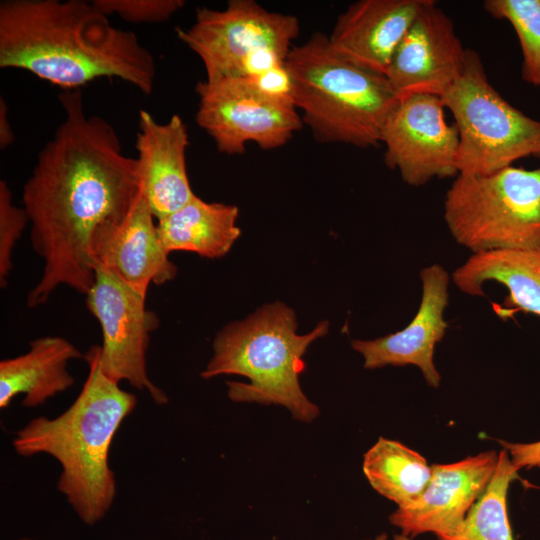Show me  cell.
Listing matches in <instances>:
<instances>
[{"label": "cell", "mask_w": 540, "mask_h": 540, "mask_svg": "<svg viewBox=\"0 0 540 540\" xmlns=\"http://www.w3.org/2000/svg\"><path fill=\"white\" fill-rule=\"evenodd\" d=\"M59 101L64 119L23 188L32 247L44 262L27 294L31 308L46 303L61 285L89 292L94 236L124 220L141 192L137 160L123 154L113 126L86 113L79 89L64 90Z\"/></svg>", "instance_id": "cell-1"}, {"label": "cell", "mask_w": 540, "mask_h": 540, "mask_svg": "<svg viewBox=\"0 0 540 540\" xmlns=\"http://www.w3.org/2000/svg\"><path fill=\"white\" fill-rule=\"evenodd\" d=\"M0 67L29 71L64 90L119 78L148 95L156 78L151 52L83 0L0 3Z\"/></svg>", "instance_id": "cell-2"}, {"label": "cell", "mask_w": 540, "mask_h": 540, "mask_svg": "<svg viewBox=\"0 0 540 540\" xmlns=\"http://www.w3.org/2000/svg\"><path fill=\"white\" fill-rule=\"evenodd\" d=\"M84 359L88 376L72 405L55 418L32 419L17 431L13 447L23 457H54L62 468L58 490L82 522L94 525L113 504L116 480L109 467V451L137 398L104 374L99 346H92Z\"/></svg>", "instance_id": "cell-3"}, {"label": "cell", "mask_w": 540, "mask_h": 540, "mask_svg": "<svg viewBox=\"0 0 540 540\" xmlns=\"http://www.w3.org/2000/svg\"><path fill=\"white\" fill-rule=\"evenodd\" d=\"M328 327V322L322 321L311 332L299 335L291 308L281 302L265 305L216 335L213 356L201 376H244L248 383H227L232 401L281 405L296 420L310 423L319 409L303 393L299 376L305 370L307 348L326 335Z\"/></svg>", "instance_id": "cell-4"}, {"label": "cell", "mask_w": 540, "mask_h": 540, "mask_svg": "<svg viewBox=\"0 0 540 540\" xmlns=\"http://www.w3.org/2000/svg\"><path fill=\"white\" fill-rule=\"evenodd\" d=\"M286 66L295 107L318 141L358 148L381 143L384 124L399 100L384 74L346 60L320 32L293 46Z\"/></svg>", "instance_id": "cell-5"}, {"label": "cell", "mask_w": 540, "mask_h": 540, "mask_svg": "<svg viewBox=\"0 0 540 540\" xmlns=\"http://www.w3.org/2000/svg\"><path fill=\"white\" fill-rule=\"evenodd\" d=\"M444 220L472 254L540 249V166L458 174L446 193Z\"/></svg>", "instance_id": "cell-6"}, {"label": "cell", "mask_w": 540, "mask_h": 540, "mask_svg": "<svg viewBox=\"0 0 540 540\" xmlns=\"http://www.w3.org/2000/svg\"><path fill=\"white\" fill-rule=\"evenodd\" d=\"M441 98L459 131V174H491L522 158L540 161V121L499 94L476 51L466 50L459 77Z\"/></svg>", "instance_id": "cell-7"}, {"label": "cell", "mask_w": 540, "mask_h": 540, "mask_svg": "<svg viewBox=\"0 0 540 540\" xmlns=\"http://www.w3.org/2000/svg\"><path fill=\"white\" fill-rule=\"evenodd\" d=\"M300 30L290 14L254 0H230L222 10L199 8L177 37L202 61L206 80L254 78L286 62Z\"/></svg>", "instance_id": "cell-8"}, {"label": "cell", "mask_w": 540, "mask_h": 540, "mask_svg": "<svg viewBox=\"0 0 540 540\" xmlns=\"http://www.w3.org/2000/svg\"><path fill=\"white\" fill-rule=\"evenodd\" d=\"M197 124L219 152L243 154L248 143L271 150L285 145L302 126L294 103L266 95L249 78L199 81Z\"/></svg>", "instance_id": "cell-9"}, {"label": "cell", "mask_w": 540, "mask_h": 540, "mask_svg": "<svg viewBox=\"0 0 540 540\" xmlns=\"http://www.w3.org/2000/svg\"><path fill=\"white\" fill-rule=\"evenodd\" d=\"M85 296L102 331L99 360L104 374L146 391L159 405L167 403L165 392L150 380L146 368L149 337L159 325L157 315L145 306L146 297L101 268L95 269L93 286Z\"/></svg>", "instance_id": "cell-10"}, {"label": "cell", "mask_w": 540, "mask_h": 540, "mask_svg": "<svg viewBox=\"0 0 540 540\" xmlns=\"http://www.w3.org/2000/svg\"><path fill=\"white\" fill-rule=\"evenodd\" d=\"M444 108L439 96L408 95L399 98L384 124L385 163L410 186L459 174V131L446 122Z\"/></svg>", "instance_id": "cell-11"}, {"label": "cell", "mask_w": 540, "mask_h": 540, "mask_svg": "<svg viewBox=\"0 0 540 540\" xmlns=\"http://www.w3.org/2000/svg\"><path fill=\"white\" fill-rule=\"evenodd\" d=\"M466 48L451 18L434 0L419 10L385 73L399 98L413 94L442 97L459 77Z\"/></svg>", "instance_id": "cell-12"}, {"label": "cell", "mask_w": 540, "mask_h": 540, "mask_svg": "<svg viewBox=\"0 0 540 540\" xmlns=\"http://www.w3.org/2000/svg\"><path fill=\"white\" fill-rule=\"evenodd\" d=\"M498 456L489 450L458 462L431 465L432 476L425 491L412 504L397 508L389 516L390 523L411 538L423 533L452 535L486 490Z\"/></svg>", "instance_id": "cell-13"}, {"label": "cell", "mask_w": 540, "mask_h": 540, "mask_svg": "<svg viewBox=\"0 0 540 540\" xmlns=\"http://www.w3.org/2000/svg\"><path fill=\"white\" fill-rule=\"evenodd\" d=\"M420 279V305L406 327L374 340H354L351 345L363 356L365 368L414 365L427 384L437 388L441 376L434 364V350L448 327L444 311L449 301L450 277L444 267L432 264L421 270Z\"/></svg>", "instance_id": "cell-14"}, {"label": "cell", "mask_w": 540, "mask_h": 540, "mask_svg": "<svg viewBox=\"0 0 540 540\" xmlns=\"http://www.w3.org/2000/svg\"><path fill=\"white\" fill-rule=\"evenodd\" d=\"M142 193L128 216L106 226L93 238L94 267L111 272L134 291L147 296L150 284L162 285L174 279L177 267L163 248L157 222Z\"/></svg>", "instance_id": "cell-15"}, {"label": "cell", "mask_w": 540, "mask_h": 540, "mask_svg": "<svg viewBox=\"0 0 540 540\" xmlns=\"http://www.w3.org/2000/svg\"><path fill=\"white\" fill-rule=\"evenodd\" d=\"M188 145L187 128L179 115L159 123L148 111L139 112L136 160L141 193L156 220L175 212L196 196L186 167Z\"/></svg>", "instance_id": "cell-16"}, {"label": "cell", "mask_w": 540, "mask_h": 540, "mask_svg": "<svg viewBox=\"0 0 540 540\" xmlns=\"http://www.w3.org/2000/svg\"><path fill=\"white\" fill-rule=\"evenodd\" d=\"M426 0H359L342 12L327 35L332 49L367 70L386 73Z\"/></svg>", "instance_id": "cell-17"}, {"label": "cell", "mask_w": 540, "mask_h": 540, "mask_svg": "<svg viewBox=\"0 0 540 540\" xmlns=\"http://www.w3.org/2000/svg\"><path fill=\"white\" fill-rule=\"evenodd\" d=\"M29 346L25 354L0 362L1 409L18 394L24 395L23 406L37 407L74 384L67 364L82 354L72 343L59 336H45L32 340Z\"/></svg>", "instance_id": "cell-18"}, {"label": "cell", "mask_w": 540, "mask_h": 540, "mask_svg": "<svg viewBox=\"0 0 540 540\" xmlns=\"http://www.w3.org/2000/svg\"><path fill=\"white\" fill-rule=\"evenodd\" d=\"M452 281L470 296H484L483 285L497 282L508 290L506 305L540 316V249L472 254L453 271Z\"/></svg>", "instance_id": "cell-19"}, {"label": "cell", "mask_w": 540, "mask_h": 540, "mask_svg": "<svg viewBox=\"0 0 540 540\" xmlns=\"http://www.w3.org/2000/svg\"><path fill=\"white\" fill-rule=\"evenodd\" d=\"M239 209L195 196L175 212L157 220L160 242L169 254L188 251L206 258L226 255L241 234Z\"/></svg>", "instance_id": "cell-20"}, {"label": "cell", "mask_w": 540, "mask_h": 540, "mask_svg": "<svg viewBox=\"0 0 540 540\" xmlns=\"http://www.w3.org/2000/svg\"><path fill=\"white\" fill-rule=\"evenodd\" d=\"M363 472L374 490L402 508L425 491L432 466L401 442L379 438L364 455Z\"/></svg>", "instance_id": "cell-21"}, {"label": "cell", "mask_w": 540, "mask_h": 540, "mask_svg": "<svg viewBox=\"0 0 540 540\" xmlns=\"http://www.w3.org/2000/svg\"><path fill=\"white\" fill-rule=\"evenodd\" d=\"M518 471L503 448L490 483L462 524L452 535L437 537V540H514L507 494L511 482L518 478Z\"/></svg>", "instance_id": "cell-22"}, {"label": "cell", "mask_w": 540, "mask_h": 540, "mask_svg": "<svg viewBox=\"0 0 540 540\" xmlns=\"http://www.w3.org/2000/svg\"><path fill=\"white\" fill-rule=\"evenodd\" d=\"M484 9L513 27L523 56L522 79L540 87V0H487Z\"/></svg>", "instance_id": "cell-23"}, {"label": "cell", "mask_w": 540, "mask_h": 540, "mask_svg": "<svg viewBox=\"0 0 540 540\" xmlns=\"http://www.w3.org/2000/svg\"><path fill=\"white\" fill-rule=\"evenodd\" d=\"M24 208L13 203L11 190L4 180L0 181V284L5 287L12 269V253L27 223Z\"/></svg>", "instance_id": "cell-24"}, {"label": "cell", "mask_w": 540, "mask_h": 540, "mask_svg": "<svg viewBox=\"0 0 540 540\" xmlns=\"http://www.w3.org/2000/svg\"><path fill=\"white\" fill-rule=\"evenodd\" d=\"M107 16L118 15L131 23H161L185 5L183 0H94Z\"/></svg>", "instance_id": "cell-25"}, {"label": "cell", "mask_w": 540, "mask_h": 540, "mask_svg": "<svg viewBox=\"0 0 540 540\" xmlns=\"http://www.w3.org/2000/svg\"><path fill=\"white\" fill-rule=\"evenodd\" d=\"M249 79L266 95L294 103L293 80L286 62Z\"/></svg>", "instance_id": "cell-26"}, {"label": "cell", "mask_w": 540, "mask_h": 540, "mask_svg": "<svg viewBox=\"0 0 540 540\" xmlns=\"http://www.w3.org/2000/svg\"><path fill=\"white\" fill-rule=\"evenodd\" d=\"M500 445L507 450L512 463L518 470L522 468L540 469V441L532 443H511L498 440Z\"/></svg>", "instance_id": "cell-27"}, {"label": "cell", "mask_w": 540, "mask_h": 540, "mask_svg": "<svg viewBox=\"0 0 540 540\" xmlns=\"http://www.w3.org/2000/svg\"><path fill=\"white\" fill-rule=\"evenodd\" d=\"M7 106L3 98L0 99V147L6 148L14 141V133L7 117Z\"/></svg>", "instance_id": "cell-28"}, {"label": "cell", "mask_w": 540, "mask_h": 540, "mask_svg": "<svg viewBox=\"0 0 540 540\" xmlns=\"http://www.w3.org/2000/svg\"><path fill=\"white\" fill-rule=\"evenodd\" d=\"M373 540H388V537L385 533H382V534L377 535ZM393 540H411V537L403 533H400V534H396Z\"/></svg>", "instance_id": "cell-29"}, {"label": "cell", "mask_w": 540, "mask_h": 540, "mask_svg": "<svg viewBox=\"0 0 540 540\" xmlns=\"http://www.w3.org/2000/svg\"><path fill=\"white\" fill-rule=\"evenodd\" d=\"M21 540H33V539L24 538V539H21Z\"/></svg>", "instance_id": "cell-30"}]
</instances>
